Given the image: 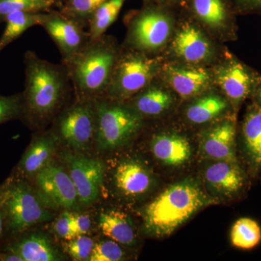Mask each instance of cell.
<instances>
[{"mask_svg":"<svg viewBox=\"0 0 261 261\" xmlns=\"http://www.w3.org/2000/svg\"><path fill=\"white\" fill-rule=\"evenodd\" d=\"M94 141L101 150L126 145L143 126V117L125 102L102 97L95 99Z\"/></svg>","mask_w":261,"mask_h":261,"instance_id":"cell-4","label":"cell"},{"mask_svg":"<svg viewBox=\"0 0 261 261\" xmlns=\"http://www.w3.org/2000/svg\"><path fill=\"white\" fill-rule=\"evenodd\" d=\"M95 133V99L76 98L74 104L58 117L56 134L75 150L88 148L94 140Z\"/></svg>","mask_w":261,"mask_h":261,"instance_id":"cell-8","label":"cell"},{"mask_svg":"<svg viewBox=\"0 0 261 261\" xmlns=\"http://www.w3.org/2000/svg\"><path fill=\"white\" fill-rule=\"evenodd\" d=\"M23 258V261L61 260L59 252L53 246L50 240L39 233L25 234L21 233L15 236L5 248Z\"/></svg>","mask_w":261,"mask_h":261,"instance_id":"cell-21","label":"cell"},{"mask_svg":"<svg viewBox=\"0 0 261 261\" xmlns=\"http://www.w3.org/2000/svg\"><path fill=\"white\" fill-rule=\"evenodd\" d=\"M157 70L158 61L147 53L130 48L120 50L104 97L116 102H127L151 84Z\"/></svg>","mask_w":261,"mask_h":261,"instance_id":"cell-6","label":"cell"},{"mask_svg":"<svg viewBox=\"0 0 261 261\" xmlns=\"http://www.w3.org/2000/svg\"><path fill=\"white\" fill-rule=\"evenodd\" d=\"M229 107L226 98L210 94L196 99L188 106L187 119L193 124H204L221 116Z\"/></svg>","mask_w":261,"mask_h":261,"instance_id":"cell-25","label":"cell"},{"mask_svg":"<svg viewBox=\"0 0 261 261\" xmlns=\"http://www.w3.org/2000/svg\"><path fill=\"white\" fill-rule=\"evenodd\" d=\"M32 189L25 179L15 176L2 187L0 207L7 231L14 237L49 219Z\"/></svg>","mask_w":261,"mask_h":261,"instance_id":"cell-5","label":"cell"},{"mask_svg":"<svg viewBox=\"0 0 261 261\" xmlns=\"http://www.w3.org/2000/svg\"><path fill=\"white\" fill-rule=\"evenodd\" d=\"M45 14L41 12L20 11L10 13L5 17L7 25L0 39V51L9 43L20 37L27 29L34 25H42Z\"/></svg>","mask_w":261,"mask_h":261,"instance_id":"cell-26","label":"cell"},{"mask_svg":"<svg viewBox=\"0 0 261 261\" xmlns=\"http://www.w3.org/2000/svg\"><path fill=\"white\" fill-rule=\"evenodd\" d=\"M163 72L173 90L184 99L202 94L211 84L210 73L202 67L170 63Z\"/></svg>","mask_w":261,"mask_h":261,"instance_id":"cell-17","label":"cell"},{"mask_svg":"<svg viewBox=\"0 0 261 261\" xmlns=\"http://www.w3.org/2000/svg\"><path fill=\"white\" fill-rule=\"evenodd\" d=\"M169 10L146 5L130 20L126 41L128 48L148 54L164 46L172 32L173 19Z\"/></svg>","mask_w":261,"mask_h":261,"instance_id":"cell-7","label":"cell"},{"mask_svg":"<svg viewBox=\"0 0 261 261\" xmlns=\"http://www.w3.org/2000/svg\"><path fill=\"white\" fill-rule=\"evenodd\" d=\"M231 241L233 247L242 250H251L261 241V228L255 220L241 218L233 225Z\"/></svg>","mask_w":261,"mask_h":261,"instance_id":"cell-28","label":"cell"},{"mask_svg":"<svg viewBox=\"0 0 261 261\" xmlns=\"http://www.w3.org/2000/svg\"><path fill=\"white\" fill-rule=\"evenodd\" d=\"M150 84L128 99L130 104L128 106L143 118L160 116L167 111L173 103L172 96L169 92Z\"/></svg>","mask_w":261,"mask_h":261,"instance_id":"cell-24","label":"cell"},{"mask_svg":"<svg viewBox=\"0 0 261 261\" xmlns=\"http://www.w3.org/2000/svg\"><path fill=\"white\" fill-rule=\"evenodd\" d=\"M2 187H0V195H1Z\"/></svg>","mask_w":261,"mask_h":261,"instance_id":"cell-42","label":"cell"},{"mask_svg":"<svg viewBox=\"0 0 261 261\" xmlns=\"http://www.w3.org/2000/svg\"><path fill=\"white\" fill-rule=\"evenodd\" d=\"M126 0H106L94 12L89 25L90 39L104 35L107 29L116 21Z\"/></svg>","mask_w":261,"mask_h":261,"instance_id":"cell-27","label":"cell"},{"mask_svg":"<svg viewBox=\"0 0 261 261\" xmlns=\"http://www.w3.org/2000/svg\"><path fill=\"white\" fill-rule=\"evenodd\" d=\"M71 218L72 213L65 211L60 215L54 224V231L57 235L68 241L75 238L72 231Z\"/></svg>","mask_w":261,"mask_h":261,"instance_id":"cell-34","label":"cell"},{"mask_svg":"<svg viewBox=\"0 0 261 261\" xmlns=\"http://www.w3.org/2000/svg\"><path fill=\"white\" fill-rule=\"evenodd\" d=\"M192 14L201 23L214 30H226L231 27L235 12L231 0H187Z\"/></svg>","mask_w":261,"mask_h":261,"instance_id":"cell-22","label":"cell"},{"mask_svg":"<svg viewBox=\"0 0 261 261\" xmlns=\"http://www.w3.org/2000/svg\"><path fill=\"white\" fill-rule=\"evenodd\" d=\"M241 152L245 171L255 178L261 171V106L253 102L244 117L241 128Z\"/></svg>","mask_w":261,"mask_h":261,"instance_id":"cell-16","label":"cell"},{"mask_svg":"<svg viewBox=\"0 0 261 261\" xmlns=\"http://www.w3.org/2000/svg\"><path fill=\"white\" fill-rule=\"evenodd\" d=\"M106 0H65L60 13L75 20L84 28L89 22L96 10Z\"/></svg>","mask_w":261,"mask_h":261,"instance_id":"cell-29","label":"cell"},{"mask_svg":"<svg viewBox=\"0 0 261 261\" xmlns=\"http://www.w3.org/2000/svg\"><path fill=\"white\" fill-rule=\"evenodd\" d=\"M235 12L247 13H261V0H231Z\"/></svg>","mask_w":261,"mask_h":261,"instance_id":"cell-35","label":"cell"},{"mask_svg":"<svg viewBox=\"0 0 261 261\" xmlns=\"http://www.w3.org/2000/svg\"><path fill=\"white\" fill-rule=\"evenodd\" d=\"M216 82L235 111L247 98L252 97L261 81L255 72L238 60H227L216 72Z\"/></svg>","mask_w":261,"mask_h":261,"instance_id":"cell-12","label":"cell"},{"mask_svg":"<svg viewBox=\"0 0 261 261\" xmlns=\"http://www.w3.org/2000/svg\"><path fill=\"white\" fill-rule=\"evenodd\" d=\"M32 1L40 6L43 10H47L55 3L54 0H32Z\"/></svg>","mask_w":261,"mask_h":261,"instance_id":"cell-40","label":"cell"},{"mask_svg":"<svg viewBox=\"0 0 261 261\" xmlns=\"http://www.w3.org/2000/svg\"><path fill=\"white\" fill-rule=\"evenodd\" d=\"M7 231L6 229V221H5V218L3 211L0 207V240L3 238L5 234V231Z\"/></svg>","mask_w":261,"mask_h":261,"instance_id":"cell-39","label":"cell"},{"mask_svg":"<svg viewBox=\"0 0 261 261\" xmlns=\"http://www.w3.org/2000/svg\"><path fill=\"white\" fill-rule=\"evenodd\" d=\"M20 10L41 12L43 10L32 0H0V16L6 17Z\"/></svg>","mask_w":261,"mask_h":261,"instance_id":"cell-33","label":"cell"},{"mask_svg":"<svg viewBox=\"0 0 261 261\" xmlns=\"http://www.w3.org/2000/svg\"><path fill=\"white\" fill-rule=\"evenodd\" d=\"M41 25L56 42L63 63L69 61L90 39L83 27L61 13L45 14Z\"/></svg>","mask_w":261,"mask_h":261,"instance_id":"cell-13","label":"cell"},{"mask_svg":"<svg viewBox=\"0 0 261 261\" xmlns=\"http://www.w3.org/2000/svg\"><path fill=\"white\" fill-rule=\"evenodd\" d=\"M252 97L253 98V102L257 103L261 106V81L257 84L253 93H252Z\"/></svg>","mask_w":261,"mask_h":261,"instance_id":"cell-38","label":"cell"},{"mask_svg":"<svg viewBox=\"0 0 261 261\" xmlns=\"http://www.w3.org/2000/svg\"><path fill=\"white\" fill-rule=\"evenodd\" d=\"M150 149L154 159L171 167L183 166L190 161L192 154L190 141L175 132L154 135L151 140Z\"/></svg>","mask_w":261,"mask_h":261,"instance_id":"cell-19","label":"cell"},{"mask_svg":"<svg viewBox=\"0 0 261 261\" xmlns=\"http://www.w3.org/2000/svg\"><path fill=\"white\" fill-rule=\"evenodd\" d=\"M171 48L176 56L191 64L208 61L213 55V47L207 38L192 25H184L176 33Z\"/></svg>","mask_w":261,"mask_h":261,"instance_id":"cell-20","label":"cell"},{"mask_svg":"<svg viewBox=\"0 0 261 261\" xmlns=\"http://www.w3.org/2000/svg\"><path fill=\"white\" fill-rule=\"evenodd\" d=\"M113 184L119 195L127 199L143 197L152 190L155 179L145 163L137 159H126L118 163L113 173Z\"/></svg>","mask_w":261,"mask_h":261,"instance_id":"cell-14","label":"cell"},{"mask_svg":"<svg viewBox=\"0 0 261 261\" xmlns=\"http://www.w3.org/2000/svg\"><path fill=\"white\" fill-rule=\"evenodd\" d=\"M200 184L187 178L170 185L142 211L143 227L151 237L163 238L172 234L194 215L216 203Z\"/></svg>","mask_w":261,"mask_h":261,"instance_id":"cell-1","label":"cell"},{"mask_svg":"<svg viewBox=\"0 0 261 261\" xmlns=\"http://www.w3.org/2000/svg\"><path fill=\"white\" fill-rule=\"evenodd\" d=\"M99 224L105 236L120 245L132 246L136 243L135 226L129 216L124 212L105 211L99 216Z\"/></svg>","mask_w":261,"mask_h":261,"instance_id":"cell-23","label":"cell"},{"mask_svg":"<svg viewBox=\"0 0 261 261\" xmlns=\"http://www.w3.org/2000/svg\"><path fill=\"white\" fill-rule=\"evenodd\" d=\"M120 49L112 38L89 39L74 56L63 63L66 67L76 98L104 97L109 87Z\"/></svg>","mask_w":261,"mask_h":261,"instance_id":"cell-3","label":"cell"},{"mask_svg":"<svg viewBox=\"0 0 261 261\" xmlns=\"http://www.w3.org/2000/svg\"><path fill=\"white\" fill-rule=\"evenodd\" d=\"M58 139L59 137L55 132L35 137L19 162L15 176L24 179L36 176L51 162Z\"/></svg>","mask_w":261,"mask_h":261,"instance_id":"cell-18","label":"cell"},{"mask_svg":"<svg viewBox=\"0 0 261 261\" xmlns=\"http://www.w3.org/2000/svg\"><path fill=\"white\" fill-rule=\"evenodd\" d=\"M147 4L157 5L167 9H172L176 7L185 6L187 0H146Z\"/></svg>","mask_w":261,"mask_h":261,"instance_id":"cell-37","label":"cell"},{"mask_svg":"<svg viewBox=\"0 0 261 261\" xmlns=\"http://www.w3.org/2000/svg\"><path fill=\"white\" fill-rule=\"evenodd\" d=\"M236 140L237 126L234 118L223 120L207 128L201 135V155L210 161L238 162Z\"/></svg>","mask_w":261,"mask_h":261,"instance_id":"cell-15","label":"cell"},{"mask_svg":"<svg viewBox=\"0 0 261 261\" xmlns=\"http://www.w3.org/2000/svg\"><path fill=\"white\" fill-rule=\"evenodd\" d=\"M63 159L76 189L79 201L87 205L97 200L104 179L102 163L97 159L68 152L63 154Z\"/></svg>","mask_w":261,"mask_h":261,"instance_id":"cell-9","label":"cell"},{"mask_svg":"<svg viewBox=\"0 0 261 261\" xmlns=\"http://www.w3.org/2000/svg\"><path fill=\"white\" fill-rule=\"evenodd\" d=\"M22 111L21 96L0 97V124L18 118L22 114Z\"/></svg>","mask_w":261,"mask_h":261,"instance_id":"cell-32","label":"cell"},{"mask_svg":"<svg viewBox=\"0 0 261 261\" xmlns=\"http://www.w3.org/2000/svg\"><path fill=\"white\" fill-rule=\"evenodd\" d=\"M35 177L38 194L46 204L65 209L76 207V189L64 168L50 162Z\"/></svg>","mask_w":261,"mask_h":261,"instance_id":"cell-10","label":"cell"},{"mask_svg":"<svg viewBox=\"0 0 261 261\" xmlns=\"http://www.w3.org/2000/svg\"><path fill=\"white\" fill-rule=\"evenodd\" d=\"M92 239L86 235H79L69 240L66 249L73 260L76 261L89 260L94 246Z\"/></svg>","mask_w":261,"mask_h":261,"instance_id":"cell-31","label":"cell"},{"mask_svg":"<svg viewBox=\"0 0 261 261\" xmlns=\"http://www.w3.org/2000/svg\"><path fill=\"white\" fill-rule=\"evenodd\" d=\"M249 177L239 161H211L203 173L204 181L209 192L226 200L243 195L248 185Z\"/></svg>","mask_w":261,"mask_h":261,"instance_id":"cell-11","label":"cell"},{"mask_svg":"<svg viewBox=\"0 0 261 261\" xmlns=\"http://www.w3.org/2000/svg\"><path fill=\"white\" fill-rule=\"evenodd\" d=\"M56 1H63V2H65V0H54V2H56Z\"/></svg>","mask_w":261,"mask_h":261,"instance_id":"cell-41","label":"cell"},{"mask_svg":"<svg viewBox=\"0 0 261 261\" xmlns=\"http://www.w3.org/2000/svg\"><path fill=\"white\" fill-rule=\"evenodd\" d=\"M124 251L121 245L112 240L94 244L89 261H118L123 260Z\"/></svg>","mask_w":261,"mask_h":261,"instance_id":"cell-30","label":"cell"},{"mask_svg":"<svg viewBox=\"0 0 261 261\" xmlns=\"http://www.w3.org/2000/svg\"><path fill=\"white\" fill-rule=\"evenodd\" d=\"M75 225H76L77 234L87 235L91 229L90 217L87 214H73Z\"/></svg>","mask_w":261,"mask_h":261,"instance_id":"cell-36","label":"cell"},{"mask_svg":"<svg viewBox=\"0 0 261 261\" xmlns=\"http://www.w3.org/2000/svg\"><path fill=\"white\" fill-rule=\"evenodd\" d=\"M25 87L22 97V113L34 123L50 119L73 89L64 64L41 59L33 53L25 54Z\"/></svg>","mask_w":261,"mask_h":261,"instance_id":"cell-2","label":"cell"}]
</instances>
